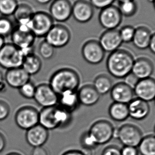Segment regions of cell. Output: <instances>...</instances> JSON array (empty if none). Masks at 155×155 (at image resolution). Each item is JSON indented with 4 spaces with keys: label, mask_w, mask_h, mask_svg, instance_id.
I'll list each match as a JSON object with an SVG mask.
<instances>
[{
    "label": "cell",
    "mask_w": 155,
    "mask_h": 155,
    "mask_svg": "<svg viewBox=\"0 0 155 155\" xmlns=\"http://www.w3.org/2000/svg\"><path fill=\"white\" fill-rule=\"evenodd\" d=\"M134 94L137 98L147 102L155 98V79L152 77L139 80L134 87Z\"/></svg>",
    "instance_id": "9a60e30c"
},
{
    "label": "cell",
    "mask_w": 155,
    "mask_h": 155,
    "mask_svg": "<svg viewBox=\"0 0 155 155\" xmlns=\"http://www.w3.org/2000/svg\"><path fill=\"white\" fill-rule=\"evenodd\" d=\"M101 155H121V149L115 145H110L104 149Z\"/></svg>",
    "instance_id": "ab89813d"
},
{
    "label": "cell",
    "mask_w": 155,
    "mask_h": 155,
    "mask_svg": "<svg viewBox=\"0 0 155 155\" xmlns=\"http://www.w3.org/2000/svg\"><path fill=\"white\" fill-rule=\"evenodd\" d=\"M7 144L6 139L5 136L1 132H0V153L4 150Z\"/></svg>",
    "instance_id": "7dc6e473"
},
{
    "label": "cell",
    "mask_w": 155,
    "mask_h": 155,
    "mask_svg": "<svg viewBox=\"0 0 155 155\" xmlns=\"http://www.w3.org/2000/svg\"><path fill=\"white\" fill-rule=\"evenodd\" d=\"M125 79V83H127V84H129V86L132 87L134 88V87L136 85V84L137 83L139 79L137 78L136 77L135 75L133 74L132 73H130L129 75H127L126 77L124 78Z\"/></svg>",
    "instance_id": "b9f144b4"
},
{
    "label": "cell",
    "mask_w": 155,
    "mask_h": 155,
    "mask_svg": "<svg viewBox=\"0 0 155 155\" xmlns=\"http://www.w3.org/2000/svg\"><path fill=\"white\" fill-rule=\"evenodd\" d=\"M35 12L30 5L26 3L19 4L13 14V17L17 25L28 26Z\"/></svg>",
    "instance_id": "484cf974"
},
{
    "label": "cell",
    "mask_w": 155,
    "mask_h": 155,
    "mask_svg": "<svg viewBox=\"0 0 155 155\" xmlns=\"http://www.w3.org/2000/svg\"><path fill=\"white\" fill-rule=\"evenodd\" d=\"M78 95L81 105L92 106L98 102L101 95L94 87L93 84L82 86L77 91Z\"/></svg>",
    "instance_id": "7402d4cb"
},
{
    "label": "cell",
    "mask_w": 155,
    "mask_h": 155,
    "mask_svg": "<svg viewBox=\"0 0 155 155\" xmlns=\"http://www.w3.org/2000/svg\"><path fill=\"white\" fill-rule=\"evenodd\" d=\"M39 112L32 106H24L19 108L15 116V124L20 129L28 130L39 124Z\"/></svg>",
    "instance_id": "52a82bcc"
},
{
    "label": "cell",
    "mask_w": 155,
    "mask_h": 155,
    "mask_svg": "<svg viewBox=\"0 0 155 155\" xmlns=\"http://www.w3.org/2000/svg\"><path fill=\"white\" fill-rule=\"evenodd\" d=\"M62 155H87L86 153L79 150H70L67 151Z\"/></svg>",
    "instance_id": "bcb514c9"
},
{
    "label": "cell",
    "mask_w": 155,
    "mask_h": 155,
    "mask_svg": "<svg viewBox=\"0 0 155 155\" xmlns=\"http://www.w3.org/2000/svg\"><path fill=\"white\" fill-rule=\"evenodd\" d=\"M88 131L99 146L107 143L114 138L115 129L110 121L101 119L93 123Z\"/></svg>",
    "instance_id": "8992f818"
},
{
    "label": "cell",
    "mask_w": 155,
    "mask_h": 155,
    "mask_svg": "<svg viewBox=\"0 0 155 155\" xmlns=\"http://www.w3.org/2000/svg\"><path fill=\"white\" fill-rule=\"evenodd\" d=\"M133 55L127 50L120 49L110 53L106 63L108 73L116 79H124L130 73L134 61Z\"/></svg>",
    "instance_id": "6da1fadb"
},
{
    "label": "cell",
    "mask_w": 155,
    "mask_h": 155,
    "mask_svg": "<svg viewBox=\"0 0 155 155\" xmlns=\"http://www.w3.org/2000/svg\"><path fill=\"white\" fill-rule=\"evenodd\" d=\"M21 68L29 75H35L42 68L41 59L34 53L28 54L24 58Z\"/></svg>",
    "instance_id": "83f0119b"
},
{
    "label": "cell",
    "mask_w": 155,
    "mask_h": 155,
    "mask_svg": "<svg viewBox=\"0 0 155 155\" xmlns=\"http://www.w3.org/2000/svg\"><path fill=\"white\" fill-rule=\"evenodd\" d=\"M148 48L152 53L155 55V32L152 34Z\"/></svg>",
    "instance_id": "f6af8a7d"
},
{
    "label": "cell",
    "mask_w": 155,
    "mask_h": 155,
    "mask_svg": "<svg viewBox=\"0 0 155 155\" xmlns=\"http://www.w3.org/2000/svg\"><path fill=\"white\" fill-rule=\"evenodd\" d=\"M153 101H154V103H155V99H154V100H153Z\"/></svg>",
    "instance_id": "11a10c76"
},
{
    "label": "cell",
    "mask_w": 155,
    "mask_h": 155,
    "mask_svg": "<svg viewBox=\"0 0 155 155\" xmlns=\"http://www.w3.org/2000/svg\"><path fill=\"white\" fill-rule=\"evenodd\" d=\"M152 3H153V8H154V9L155 10V0H153V2H152Z\"/></svg>",
    "instance_id": "816d5d0a"
},
{
    "label": "cell",
    "mask_w": 155,
    "mask_h": 155,
    "mask_svg": "<svg viewBox=\"0 0 155 155\" xmlns=\"http://www.w3.org/2000/svg\"><path fill=\"white\" fill-rule=\"evenodd\" d=\"M49 13L44 11L35 12L29 24V28L36 37H45L54 25Z\"/></svg>",
    "instance_id": "ba28073f"
},
{
    "label": "cell",
    "mask_w": 155,
    "mask_h": 155,
    "mask_svg": "<svg viewBox=\"0 0 155 155\" xmlns=\"http://www.w3.org/2000/svg\"><path fill=\"white\" fill-rule=\"evenodd\" d=\"M80 84V76L77 71L70 68H63L52 74L49 84L60 95L65 91H77Z\"/></svg>",
    "instance_id": "7a4b0ae2"
},
{
    "label": "cell",
    "mask_w": 155,
    "mask_h": 155,
    "mask_svg": "<svg viewBox=\"0 0 155 155\" xmlns=\"http://www.w3.org/2000/svg\"><path fill=\"white\" fill-rule=\"evenodd\" d=\"M8 84L5 79V75L2 71H0V94L7 91Z\"/></svg>",
    "instance_id": "7bdbcfd3"
},
{
    "label": "cell",
    "mask_w": 155,
    "mask_h": 155,
    "mask_svg": "<svg viewBox=\"0 0 155 155\" xmlns=\"http://www.w3.org/2000/svg\"><path fill=\"white\" fill-rule=\"evenodd\" d=\"M71 34L67 26L61 24H54L45 37V40L55 48L67 46L70 41Z\"/></svg>",
    "instance_id": "9c48e42d"
},
{
    "label": "cell",
    "mask_w": 155,
    "mask_h": 155,
    "mask_svg": "<svg viewBox=\"0 0 155 155\" xmlns=\"http://www.w3.org/2000/svg\"><path fill=\"white\" fill-rule=\"evenodd\" d=\"M36 89V86H35L32 82L29 81L24 84L18 90L22 97L26 99H34Z\"/></svg>",
    "instance_id": "8d00e7d4"
},
{
    "label": "cell",
    "mask_w": 155,
    "mask_h": 155,
    "mask_svg": "<svg viewBox=\"0 0 155 155\" xmlns=\"http://www.w3.org/2000/svg\"><path fill=\"white\" fill-rule=\"evenodd\" d=\"M120 36L123 43H129L132 41L135 32V28L131 25H126L119 30Z\"/></svg>",
    "instance_id": "d590c367"
},
{
    "label": "cell",
    "mask_w": 155,
    "mask_h": 155,
    "mask_svg": "<svg viewBox=\"0 0 155 155\" xmlns=\"http://www.w3.org/2000/svg\"><path fill=\"white\" fill-rule=\"evenodd\" d=\"M18 5L17 0H0V14L6 17L13 15Z\"/></svg>",
    "instance_id": "1f68e13d"
},
{
    "label": "cell",
    "mask_w": 155,
    "mask_h": 155,
    "mask_svg": "<svg viewBox=\"0 0 155 155\" xmlns=\"http://www.w3.org/2000/svg\"><path fill=\"white\" fill-rule=\"evenodd\" d=\"M72 4L70 0H53L50 7V14L54 21L66 22L72 16Z\"/></svg>",
    "instance_id": "4fadbf2b"
},
{
    "label": "cell",
    "mask_w": 155,
    "mask_h": 155,
    "mask_svg": "<svg viewBox=\"0 0 155 155\" xmlns=\"http://www.w3.org/2000/svg\"><path fill=\"white\" fill-rule=\"evenodd\" d=\"M25 55L12 43L5 44L0 50V67L7 70L21 67Z\"/></svg>",
    "instance_id": "277c9868"
},
{
    "label": "cell",
    "mask_w": 155,
    "mask_h": 155,
    "mask_svg": "<svg viewBox=\"0 0 155 155\" xmlns=\"http://www.w3.org/2000/svg\"><path fill=\"white\" fill-rule=\"evenodd\" d=\"M10 36L11 43L21 50L25 56L34 53V44L36 37L29 27L17 25Z\"/></svg>",
    "instance_id": "3957f363"
},
{
    "label": "cell",
    "mask_w": 155,
    "mask_h": 155,
    "mask_svg": "<svg viewBox=\"0 0 155 155\" xmlns=\"http://www.w3.org/2000/svg\"><path fill=\"white\" fill-rule=\"evenodd\" d=\"M153 131H154V135L155 136V126H154V129H153Z\"/></svg>",
    "instance_id": "db71d44e"
},
{
    "label": "cell",
    "mask_w": 155,
    "mask_h": 155,
    "mask_svg": "<svg viewBox=\"0 0 155 155\" xmlns=\"http://www.w3.org/2000/svg\"><path fill=\"white\" fill-rule=\"evenodd\" d=\"M6 155H22L19 153H16V152H11V153H9Z\"/></svg>",
    "instance_id": "f907efd6"
},
{
    "label": "cell",
    "mask_w": 155,
    "mask_h": 155,
    "mask_svg": "<svg viewBox=\"0 0 155 155\" xmlns=\"http://www.w3.org/2000/svg\"><path fill=\"white\" fill-rule=\"evenodd\" d=\"M113 102L128 104L134 98V88L124 82L114 84L110 92Z\"/></svg>",
    "instance_id": "e0dca14e"
},
{
    "label": "cell",
    "mask_w": 155,
    "mask_h": 155,
    "mask_svg": "<svg viewBox=\"0 0 155 155\" xmlns=\"http://www.w3.org/2000/svg\"><path fill=\"white\" fill-rule=\"evenodd\" d=\"M55 106L43 108L39 112V124L48 131L59 128L55 116Z\"/></svg>",
    "instance_id": "cb8c5ba5"
},
{
    "label": "cell",
    "mask_w": 155,
    "mask_h": 155,
    "mask_svg": "<svg viewBox=\"0 0 155 155\" xmlns=\"http://www.w3.org/2000/svg\"><path fill=\"white\" fill-rule=\"evenodd\" d=\"M114 137L123 146L138 147L143 136L141 130L138 126L131 123H125L115 129Z\"/></svg>",
    "instance_id": "5b68a950"
},
{
    "label": "cell",
    "mask_w": 155,
    "mask_h": 155,
    "mask_svg": "<svg viewBox=\"0 0 155 155\" xmlns=\"http://www.w3.org/2000/svg\"><path fill=\"white\" fill-rule=\"evenodd\" d=\"M121 155H139V151L137 147L123 146L121 149Z\"/></svg>",
    "instance_id": "60d3db41"
},
{
    "label": "cell",
    "mask_w": 155,
    "mask_h": 155,
    "mask_svg": "<svg viewBox=\"0 0 155 155\" xmlns=\"http://www.w3.org/2000/svg\"><path fill=\"white\" fill-rule=\"evenodd\" d=\"M5 43V38L0 36V50L2 48Z\"/></svg>",
    "instance_id": "681fc988"
},
{
    "label": "cell",
    "mask_w": 155,
    "mask_h": 155,
    "mask_svg": "<svg viewBox=\"0 0 155 155\" xmlns=\"http://www.w3.org/2000/svg\"><path fill=\"white\" fill-rule=\"evenodd\" d=\"M80 144L82 148L86 151H91L98 146L88 131L84 132L80 136Z\"/></svg>",
    "instance_id": "d6a6232c"
},
{
    "label": "cell",
    "mask_w": 155,
    "mask_h": 155,
    "mask_svg": "<svg viewBox=\"0 0 155 155\" xmlns=\"http://www.w3.org/2000/svg\"><path fill=\"white\" fill-rule=\"evenodd\" d=\"M58 95L49 84H41L36 86L34 99L43 108L53 107L58 105Z\"/></svg>",
    "instance_id": "7c38bea8"
},
{
    "label": "cell",
    "mask_w": 155,
    "mask_h": 155,
    "mask_svg": "<svg viewBox=\"0 0 155 155\" xmlns=\"http://www.w3.org/2000/svg\"><path fill=\"white\" fill-rule=\"evenodd\" d=\"M55 48L48 43L44 39L41 41L38 47L39 54L42 58L45 60H50L52 58L55 54Z\"/></svg>",
    "instance_id": "e575fe53"
},
{
    "label": "cell",
    "mask_w": 155,
    "mask_h": 155,
    "mask_svg": "<svg viewBox=\"0 0 155 155\" xmlns=\"http://www.w3.org/2000/svg\"><path fill=\"white\" fill-rule=\"evenodd\" d=\"M31 155H49V153L43 146L39 147L33 148Z\"/></svg>",
    "instance_id": "ee69618b"
},
{
    "label": "cell",
    "mask_w": 155,
    "mask_h": 155,
    "mask_svg": "<svg viewBox=\"0 0 155 155\" xmlns=\"http://www.w3.org/2000/svg\"><path fill=\"white\" fill-rule=\"evenodd\" d=\"M94 15V8L87 0H76L72 4V16L76 21L85 24L91 21Z\"/></svg>",
    "instance_id": "5bb4252c"
},
{
    "label": "cell",
    "mask_w": 155,
    "mask_h": 155,
    "mask_svg": "<svg viewBox=\"0 0 155 155\" xmlns=\"http://www.w3.org/2000/svg\"><path fill=\"white\" fill-rule=\"evenodd\" d=\"M98 41L105 53H109L119 50L123 43L117 29L106 30L101 34Z\"/></svg>",
    "instance_id": "2e32d148"
},
{
    "label": "cell",
    "mask_w": 155,
    "mask_h": 155,
    "mask_svg": "<svg viewBox=\"0 0 155 155\" xmlns=\"http://www.w3.org/2000/svg\"><path fill=\"white\" fill-rule=\"evenodd\" d=\"M5 77L8 86L18 89L30 81V75L21 67L8 70L5 73Z\"/></svg>",
    "instance_id": "d6986e66"
},
{
    "label": "cell",
    "mask_w": 155,
    "mask_h": 155,
    "mask_svg": "<svg viewBox=\"0 0 155 155\" xmlns=\"http://www.w3.org/2000/svg\"><path fill=\"white\" fill-rule=\"evenodd\" d=\"M119 1V2H124V1H132V0H117Z\"/></svg>",
    "instance_id": "f5cc1de1"
},
{
    "label": "cell",
    "mask_w": 155,
    "mask_h": 155,
    "mask_svg": "<svg viewBox=\"0 0 155 155\" xmlns=\"http://www.w3.org/2000/svg\"><path fill=\"white\" fill-rule=\"evenodd\" d=\"M154 71V65L149 58L140 57L134 60L131 73L139 80L151 77Z\"/></svg>",
    "instance_id": "44dd1931"
},
{
    "label": "cell",
    "mask_w": 155,
    "mask_h": 155,
    "mask_svg": "<svg viewBox=\"0 0 155 155\" xmlns=\"http://www.w3.org/2000/svg\"><path fill=\"white\" fill-rule=\"evenodd\" d=\"M137 148L140 155H155V135L143 137Z\"/></svg>",
    "instance_id": "f546056e"
},
{
    "label": "cell",
    "mask_w": 155,
    "mask_h": 155,
    "mask_svg": "<svg viewBox=\"0 0 155 155\" xmlns=\"http://www.w3.org/2000/svg\"><path fill=\"white\" fill-rule=\"evenodd\" d=\"M77 91H65L58 95L57 105L71 113L75 111L81 105Z\"/></svg>",
    "instance_id": "603a6c76"
},
{
    "label": "cell",
    "mask_w": 155,
    "mask_h": 155,
    "mask_svg": "<svg viewBox=\"0 0 155 155\" xmlns=\"http://www.w3.org/2000/svg\"><path fill=\"white\" fill-rule=\"evenodd\" d=\"M115 1V0H89V2L94 8L101 10L113 5Z\"/></svg>",
    "instance_id": "f35d334b"
},
{
    "label": "cell",
    "mask_w": 155,
    "mask_h": 155,
    "mask_svg": "<svg viewBox=\"0 0 155 155\" xmlns=\"http://www.w3.org/2000/svg\"><path fill=\"white\" fill-rule=\"evenodd\" d=\"M129 117L134 120L141 121L150 114V107L148 102L138 98H134L127 104Z\"/></svg>",
    "instance_id": "ffe728a7"
},
{
    "label": "cell",
    "mask_w": 155,
    "mask_h": 155,
    "mask_svg": "<svg viewBox=\"0 0 155 155\" xmlns=\"http://www.w3.org/2000/svg\"><path fill=\"white\" fill-rule=\"evenodd\" d=\"M35 1L39 5H45L49 3L52 0H35Z\"/></svg>",
    "instance_id": "c3c4849f"
},
{
    "label": "cell",
    "mask_w": 155,
    "mask_h": 155,
    "mask_svg": "<svg viewBox=\"0 0 155 155\" xmlns=\"http://www.w3.org/2000/svg\"><path fill=\"white\" fill-rule=\"evenodd\" d=\"M110 118L115 122H122L129 117L127 104L113 102L108 108Z\"/></svg>",
    "instance_id": "4316f807"
},
{
    "label": "cell",
    "mask_w": 155,
    "mask_h": 155,
    "mask_svg": "<svg viewBox=\"0 0 155 155\" xmlns=\"http://www.w3.org/2000/svg\"><path fill=\"white\" fill-rule=\"evenodd\" d=\"M152 34L150 30L144 26H140L135 28L132 43L139 50H144L148 48Z\"/></svg>",
    "instance_id": "d4e9b609"
},
{
    "label": "cell",
    "mask_w": 155,
    "mask_h": 155,
    "mask_svg": "<svg viewBox=\"0 0 155 155\" xmlns=\"http://www.w3.org/2000/svg\"><path fill=\"white\" fill-rule=\"evenodd\" d=\"M123 16L118 7L112 5L101 10L98 15L99 24L106 30L117 29L122 21Z\"/></svg>",
    "instance_id": "30bf717a"
},
{
    "label": "cell",
    "mask_w": 155,
    "mask_h": 155,
    "mask_svg": "<svg viewBox=\"0 0 155 155\" xmlns=\"http://www.w3.org/2000/svg\"><path fill=\"white\" fill-rule=\"evenodd\" d=\"M81 54L86 62L91 64L97 65L104 60L105 52L101 48L98 41L90 39L82 45Z\"/></svg>",
    "instance_id": "8fae6325"
},
{
    "label": "cell",
    "mask_w": 155,
    "mask_h": 155,
    "mask_svg": "<svg viewBox=\"0 0 155 155\" xmlns=\"http://www.w3.org/2000/svg\"><path fill=\"white\" fill-rule=\"evenodd\" d=\"M10 107L7 101L0 99V121H3L9 116Z\"/></svg>",
    "instance_id": "74e56055"
},
{
    "label": "cell",
    "mask_w": 155,
    "mask_h": 155,
    "mask_svg": "<svg viewBox=\"0 0 155 155\" xmlns=\"http://www.w3.org/2000/svg\"><path fill=\"white\" fill-rule=\"evenodd\" d=\"M117 7L122 15L125 17H133L138 11V5L135 0L119 2Z\"/></svg>",
    "instance_id": "4dcf8cb0"
},
{
    "label": "cell",
    "mask_w": 155,
    "mask_h": 155,
    "mask_svg": "<svg viewBox=\"0 0 155 155\" xmlns=\"http://www.w3.org/2000/svg\"><path fill=\"white\" fill-rule=\"evenodd\" d=\"M113 83V80L108 75L101 74L95 78L93 86L101 96L110 93L114 85Z\"/></svg>",
    "instance_id": "f1b7e54d"
},
{
    "label": "cell",
    "mask_w": 155,
    "mask_h": 155,
    "mask_svg": "<svg viewBox=\"0 0 155 155\" xmlns=\"http://www.w3.org/2000/svg\"><path fill=\"white\" fill-rule=\"evenodd\" d=\"M48 138V131L39 124L27 130L25 135L26 141L33 148L43 146Z\"/></svg>",
    "instance_id": "ac0fdd59"
},
{
    "label": "cell",
    "mask_w": 155,
    "mask_h": 155,
    "mask_svg": "<svg viewBox=\"0 0 155 155\" xmlns=\"http://www.w3.org/2000/svg\"><path fill=\"white\" fill-rule=\"evenodd\" d=\"M15 28L13 22L6 17H0V36L3 38L11 36Z\"/></svg>",
    "instance_id": "836d02e7"
}]
</instances>
